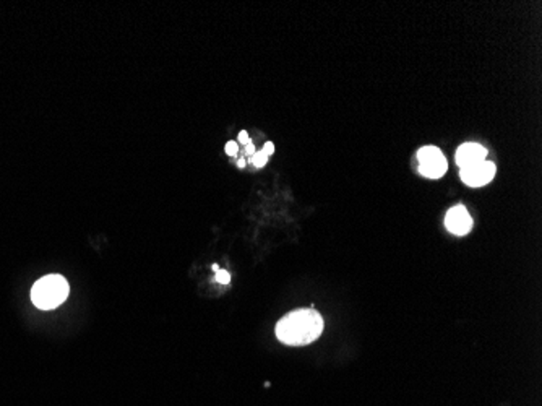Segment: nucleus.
<instances>
[{"label": "nucleus", "instance_id": "obj_5", "mask_svg": "<svg viewBox=\"0 0 542 406\" xmlns=\"http://www.w3.org/2000/svg\"><path fill=\"white\" fill-rule=\"evenodd\" d=\"M445 226L451 234L456 236H466L473 229V218L463 205H456L448 210L445 216Z\"/></svg>", "mask_w": 542, "mask_h": 406}, {"label": "nucleus", "instance_id": "obj_10", "mask_svg": "<svg viewBox=\"0 0 542 406\" xmlns=\"http://www.w3.org/2000/svg\"><path fill=\"white\" fill-rule=\"evenodd\" d=\"M239 142H241L242 145H248V143H250V137H248L246 130H242V132L239 133Z\"/></svg>", "mask_w": 542, "mask_h": 406}, {"label": "nucleus", "instance_id": "obj_7", "mask_svg": "<svg viewBox=\"0 0 542 406\" xmlns=\"http://www.w3.org/2000/svg\"><path fill=\"white\" fill-rule=\"evenodd\" d=\"M266 161H268V156L265 155L263 150L255 151V155L252 156V162H254L255 168H263V166L266 164Z\"/></svg>", "mask_w": 542, "mask_h": 406}, {"label": "nucleus", "instance_id": "obj_6", "mask_svg": "<svg viewBox=\"0 0 542 406\" xmlns=\"http://www.w3.org/2000/svg\"><path fill=\"white\" fill-rule=\"evenodd\" d=\"M486 156L487 150L482 145H479V143H464L456 150L455 160L456 164L463 169L471 164H476L479 161H484Z\"/></svg>", "mask_w": 542, "mask_h": 406}, {"label": "nucleus", "instance_id": "obj_1", "mask_svg": "<svg viewBox=\"0 0 542 406\" xmlns=\"http://www.w3.org/2000/svg\"><path fill=\"white\" fill-rule=\"evenodd\" d=\"M323 332V319L314 309H299L284 315L277 325L278 340L289 346L314 343Z\"/></svg>", "mask_w": 542, "mask_h": 406}, {"label": "nucleus", "instance_id": "obj_4", "mask_svg": "<svg viewBox=\"0 0 542 406\" xmlns=\"http://www.w3.org/2000/svg\"><path fill=\"white\" fill-rule=\"evenodd\" d=\"M495 164L492 161H479L476 164L468 166V168H463L462 173V180L469 187H482L486 184H489L495 175Z\"/></svg>", "mask_w": 542, "mask_h": 406}, {"label": "nucleus", "instance_id": "obj_2", "mask_svg": "<svg viewBox=\"0 0 542 406\" xmlns=\"http://www.w3.org/2000/svg\"><path fill=\"white\" fill-rule=\"evenodd\" d=\"M69 283L61 275H47L39 278L31 290V301L38 309L51 310L62 304L69 296Z\"/></svg>", "mask_w": 542, "mask_h": 406}, {"label": "nucleus", "instance_id": "obj_11", "mask_svg": "<svg viewBox=\"0 0 542 406\" xmlns=\"http://www.w3.org/2000/svg\"><path fill=\"white\" fill-rule=\"evenodd\" d=\"M263 151H265V155H266V156L273 155V153H274V145H273V143H270V142H268V143H265Z\"/></svg>", "mask_w": 542, "mask_h": 406}, {"label": "nucleus", "instance_id": "obj_9", "mask_svg": "<svg viewBox=\"0 0 542 406\" xmlns=\"http://www.w3.org/2000/svg\"><path fill=\"white\" fill-rule=\"evenodd\" d=\"M237 151H239V147H237L236 142H228V143H226V153H228L229 156H236Z\"/></svg>", "mask_w": 542, "mask_h": 406}, {"label": "nucleus", "instance_id": "obj_13", "mask_svg": "<svg viewBox=\"0 0 542 406\" xmlns=\"http://www.w3.org/2000/svg\"><path fill=\"white\" fill-rule=\"evenodd\" d=\"M237 166H239V168H243V166H246V160H239Z\"/></svg>", "mask_w": 542, "mask_h": 406}, {"label": "nucleus", "instance_id": "obj_8", "mask_svg": "<svg viewBox=\"0 0 542 406\" xmlns=\"http://www.w3.org/2000/svg\"><path fill=\"white\" fill-rule=\"evenodd\" d=\"M215 279L221 284H228L229 281H231V275H229V272H226V270H218V272H216Z\"/></svg>", "mask_w": 542, "mask_h": 406}, {"label": "nucleus", "instance_id": "obj_3", "mask_svg": "<svg viewBox=\"0 0 542 406\" xmlns=\"http://www.w3.org/2000/svg\"><path fill=\"white\" fill-rule=\"evenodd\" d=\"M418 161H419V173L426 175L429 179H439L446 173L445 156L442 155V151L437 147H422L418 151Z\"/></svg>", "mask_w": 542, "mask_h": 406}, {"label": "nucleus", "instance_id": "obj_12", "mask_svg": "<svg viewBox=\"0 0 542 406\" xmlns=\"http://www.w3.org/2000/svg\"><path fill=\"white\" fill-rule=\"evenodd\" d=\"M246 153L248 156H254L255 155V147L252 145V143H248V145H246Z\"/></svg>", "mask_w": 542, "mask_h": 406}]
</instances>
